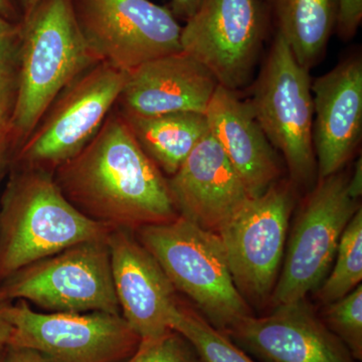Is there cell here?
Listing matches in <instances>:
<instances>
[{
  "mask_svg": "<svg viewBox=\"0 0 362 362\" xmlns=\"http://www.w3.org/2000/svg\"><path fill=\"white\" fill-rule=\"evenodd\" d=\"M52 175L78 211L112 228L136 232L180 216L168 178L143 151L118 109Z\"/></svg>",
  "mask_w": 362,
  "mask_h": 362,
  "instance_id": "cell-1",
  "label": "cell"
},
{
  "mask_svg": "<svg viewBox=\"0 0 362 362\" xmlns=\"http://www.w3.org/2000/svg\"><path fill=\"white\" fill-rule=\"evenodd\" d=\"M113 228L90 220L64 197L52 171L18 166L0 206V282L21 269Z\"/></svg>",
  "mask_w": 362,
  "mask_h": 362,
  "instance_id": "cell-2",
  "label": "cell"
},
{
  "mask_svg": "<svg viewBox=\"0 0 362 362\" xmlns=\"http://www.w3.org/2000/svg\"><path fill=\"white\" fill-rule=\"evenodd\" d=\"M97 63L78 28L73 1L40 0L21 20L11 130L25 141L59 95Z\"/></svg>",
  "mask_w": 362,
  "mask_h": 362,
  "instance_id": "cell-3",
  "label": "cell"
},
{
  "mask_svg": "<svg viewBox=\"0 0 362 362\" xmlns=\"http://www.w3.org/2000/svg\"><path fill=\"white\" fill-rule=\"evenodd\" d=\"M135 233L175 290L190 298L216 329L225 334L252 315L233 283L218 233L180 216L169 223L143 226Z\"/></svg>",
  "mask_w": 362,
  "mask_h": 362,
  "instance_id": "cell-4",
  "label": "cell"
},
{
  "mask_svg": "<svg viewBox=\"0 0 362 362\" xmlns=\"http://www.w3.org/2000/svg\"><path fill=\"white\" fill-rule=\"evenodd\" d=\"M309 71L275 33L247 102L274 148L284 156L293 182L305 185L317 171L313 148V97Z\"/></svg>",
  "mask_w": 362,
  "mask_h": 362,
  "instance_id": "cell-5",
  "label": "cell"
},
{
  "mask_svg": "<svg viewBox=\"0 0 362 362\" xmlns=\"http://www.w3.org/2000/svg\"><path fill=\"white\" fill-rule=\"evenodd\" d=\"M9 299L61 313L121 314L107 239L87 240L21 269L0 282Z\"/></svg>",
  "mask_w": 362,
  "mask_h": 362,
  "instance_id": "cell-6",
  "label": "cell"
},
{
  "mask_svg": "<svg viewBox=\"0 0 362 362\" xmlns=\"http://www.w3.org/2000/svg\"><path fill=\"white\" fill-rule=\"evenodd\" d=\"M81 33L98 62L129 73L182 52V26L169 7L150 0H71Z\"/></svg>",
  "mask_w": 362,
  "mask_h": 362,
  "instance_id": "cell-7",
  "label": "cell"
},
{
  "mask_svg": "<svg viewBox=\"0 0 362 362\" xmlns=\"http://www.w3.org/2000/svg\"><path fill=\"white\" fill-rule=\"evenodd\" d=\"M126 78L125 71L101 62L78 76L23 141L18 156L20 166L52 171L78 154L115 108Z\"/></svg>",
  "mask_w": 362,
  "mask_h": 362,
  "instance_id": "cell-8",
  "label": "cell"
},
{
  "mask_svg": "<svg viewBox=\"0 0 362 362\" xmlns=\"http://www.w3.org/2000/svg\"><path fill=\"white\" fill-rule=\"evenodd\" d=\"M185 23L183 52L226 89L237 92L249 82L271 23L263 0H204Z\"/></svg>",
  "mask_w": 362,
  "mask_h": 362,
  "instance_id": "cell-9",
  "label": "cell"
},
{
  "mask_svg": "<svg viewBox=\"0 0 362 362\" xmlns=\"http://www.w3.org/2000/svg\"><path fill=\"white\" fill-rule=\"evenodd\" d=\"M8 346L35 350L47 362H125L140 337L121 314H42L25 300L11 305Z\"/></svg>",
  "mask_w": 362,
  "mask_h": 362,
  "instance_id": "cell-10",
  "label": "cell"
},
{
  "mask_svg": "<svg viewBox=\"0 0 362 362\" xmlns=\"http://www.w3.org/2000/svg\"><path fill=\"white\" fill-rule=\"evenodd\" d=\"M342 173L319 178L293 228L282 273L274 287V304L305 299L326 278L345 226L359 209Z\"/></svg>",
  "mask_w": 362,
  "mask_h": 362,
  "instance_id": "cell-11",
  "label": "cell"
},
{
  "mask_svg": "<svg viewBox=\"0 0 362 362\" xmlns=\"http://www.w3.org/2000/svg\"><path fill=\"white\" fill-rule=\"evenodd\" d=\"M292 207L291 185L277 181L250 199L218 233L243 297L262 300L273 291Z\"/></svg>",
  "mask_w": 362,
  "mask_h": 362,
  "instance_id": "cell-12",
  "label": "cell"
},
{
  "mask_svg": "<svg viewBox=\"0 0 362 362\" xmlns=\"http://www.w3.org/2000/svg\"><path fill=\"white\" fill-rule=\"evenodd\" d=\"M107 244L123 318L141 340L163 337L180 306L173 283L134 232L113 228Z\"/></svg>",
  "mask_w": 362,
  "mask_h": 362,
  "instance_id": "cell-13",
  "label": "cell"
},
{
  "mask_svg": "<svg viewBox=\"0 0 362 362\" xmlns=\"http://www.w3.org/2000/svg\"><path fill=\"white\" fill-rule=\"evenodd\" d=\"M225 334L267 362H352L305 299L278 305L269 316L245 317Z\"/></svg>",
  "mask_w": 362,
  "mask_h": 362,
  "instance_id": "cell-14",
  "label": "cell"
},
{
  "mask_svg": "<svg viewBox=\"0 0 362 362\" xmlns=\"http://www.w3.org/2000/svg\"><path fill=\"white\" fill-rule=\"evenodd\" d=\"M168 182L178 214L216 233L252 199L211 131Z\"/></svg>",
  "mask_w": 362,
  "mask_h": 362,
  "instance_id": "cell-15",
  "label": "cell"
},
{
  "mask_svg": "<svg viewBox=\"0 0 362 362\" xmlns=\"http://www.w3.org/2000/svg\"><path fill=\"white\" fill-rule=\"evenodd\" d=\"M313 148L319 178L339 173L361 139L362 59L347 56L311 84Z\"/></svg>",
  "mask_w": 362,
  "mask_h": 362,
  "instance_id": "cell-16",
  "label": "cell"
},
{
  "mask_svg": "<svg viewBox=\"0 0 362 362\" xmlns=\"http://www.w3.org/2000/svg\"><path fill=\"white\" fill-rule=\"evenodd\" d=\"M211 71L180 52L154 59L127 73L116 106L131 115L206 113L218 87Z\"/></svg>",
  "mask_w": 362,
  "mask_h": 362,
  "instance_id": "cell-17",
  "label": "cell"
},
{
  "mask_svg": "<svg viewBox=\"0 0 362 362\" xmlns=\"http://www.w3.org/2000/svg\"><path fill=\"white\" fill-rule=\"evenodd\" d=\"M204 115L251 197H259L277 182L280 166L275 148L237 92L218 86Z\"/></svg>",
  "mask_w": 362,
  "mask_h": 362,
  "instance_id": "cell-18",
  "label": "cell"
},
{
  "mask_svg": "<svg viewBox=\"0 0 362 362\" xmlns=\"http://www.w3.org/2000/svg\"><path fill=\"white\" fill-rule=\"evenodd\" d=\"M271 23L300 66L318 65L337 30L338 0H263Z\"/></svg>",
  "mask_w": 362,
  "mask_h": 362,
  "instance_id": "cell-19",
  "label": "cell"
},
{
  "mask_svg": "<svg viewBox=\"0 0 362 362\" xmlns=\"http://www.w3.org/2000/svg\"><path fill=\"white\" fill-rule=\"evenodd\" d=\"M119 113L145 154L169 177L175 175L197 143L209 132L206 115L195 112L153 117L131 115L121 111Z\"/></svg>",
  "mask_w": 362,
  "mask_h": 362,
  "instance_id": "cell-20",
  "label": "cell"
},
{
  "mask_svg": "<svg viewBox=\"0 0 362 362\" xmlns=\"http://www.w3.org/2000/svg\"><path fill=\"white\" fill-rule=\"evenodd\" d=\"M334 268L319 292L324 303L330 304L346 296L362 280V209L359 207L345 226Z\"/></svg>",
  "mask_w": 362,
  "mask_h": 362,
  "instance_id": "cell-21",
  "label": "cell"
},
{
  "mask_svg": "<svg viewBox=\"0 0 362 362\" xmlns=\"http://www.w3.org/2000/svg\"><path fill=\"white\" fill-rule=\"evenodd\" d=\"M171 328L190 343L202 362H257L204 317L180 304Z\"/></svg>",
  "mask_w": 362,
  "mask_h": 362,
  "instance_id": "cell-22",
  "label": "cell"
},
{
  "mask_svg": "<svg viewBox=\"0 0 362 362\" xmlns=\"http://www.w3.org/2000/svg\"><path fill=\"white\" fill-rule=\"evenodd\" d=\"M325 318L330 330L349 349L354 358L362 357V287L328 305Z\"/></svg>",
  "mask_w": 362,
  "mask_h": 362,
  "instance_id": "cell-23",
  "label": "cell"
},
{
  "mask_svg": "<svg viewBox=\"0 0 362 362\" xmlns=\"http://www.w3.org/2000/svg\"><path fill=\"white\" fill-rule=\"evenodd\" d=\"M125 362H202L194 347L175 330L163 337L140 341L134 354Z\"/></svg>",
  "mask_w": 362,
  "mask_h": 362,
  "instance_id": "cell-24",
  "label": "cell"
},
{
  "mask_svg": "<svg viewBox=\"0 0 362 362\" xmlns=\"http://www.w3.org/2000/svg\"><path fill=\"white\" fill-rule=\"evenodd\" d=\"M21 40V21L0 18V78L18 74Z\"/></svg>",
  "mask_w": 362,
  "mask_h": 362,
  "instance_id": "cell-25",
  "label": "cell"
},
{
  "mask_svg": "<svg viewBox=\"0 0 362 362\" xmlns=\"http://www.w3.org/2000/svg\"><path fill=\"white\" fill-rule=\"evenodd\" d=\"M362 21V0H338L337 30L342 40L354 39Z\"/></svg>",
  "mask_w": 362,
  "mask_h": 362,
  "instance_id": "cell-26",
  "label": "cell"
},
{
  "mask_svg": "<svg viewBox=\"0 0 362 362\" xmlns=\"http://www.w3.org/2000/svg\"><path fill=\"white\" fill-rule=\"evenodd\" d=\"M18 74L0 78V135L11 130V117L16 104Z\"/></svg>",
  "mask_w": 362,
  "mask_h": 362,
  "instance_id": "cell-27",
  "label": "cell"
},
{
  "mask_svg": "<svg viewBox=\"0 0 362 362\" xmlns=\"http://www.w3.org/2000/svg\"><path fill=\"white\" fill-rule=\"evenodd\" d=\"M13 300L9 299L0 284V350L6 349L11 340L13 326L9 320V310H11Z\"/></svg>",
  "mask_w": 362,
  "mask_h": 362,
  "instance_id": "cell-28",
  "label": "cell"
},
{
  "mask_svg": "<svg viewBox=\"0 0 362 362\" xmlns=\"http://www.w3.org/2000/svg\"><path fill=\"white\" fill-rule=\"evenodd\" d=\"M204 0H171L170 11L176 18L187 21L194 16Z\"/></svg>",
  "mask_w": 362,
  "mask_h": 362,
  "instance_id": "cell-29",
  "label": "cell"
},
{
  "mask_svg": "<svg viewBox=\"0 0 362 362\" xmlns=\"http://www.w3.org/2000/svg\"><path fill=\"white\" fill-rule=\"evenodd\" d=\"M6 362H47L37 351L28 349L7 346Z\"/></svg>",
  "mask_w": 362,
  "mask_h": 362,
  "instance_id": "cell-30",
  "label": "cell"
},
{
  "mask_svg": "<svg viewBox=\"0 0 362 362\" xmlns=\"http://www.w3.org/2000/svg\"><path fill=\"white\" fill-rule=\"evenodd\" d=\"M0 18L21 23L23 20L21 0H0Z\"/></svg>",
  "mask_w": 362,
  "mask_h": 362,
  "instance_id": "cell-31",
  "label": "cell"
},
{
  "mask_svg": "<svg viewBox=\"0 0 362 362\" xmlns=\"http://www.w3.org/2000/svg\"><path fill=\"white\" fill-rule=\"evenodd\" d=\"M347 190H349V194L352 199L358 201V197H361L362 192L361 159H359V160L356 162L354 175H352L351 177L349 178V181H347Z\"/></svg>",
  "mask_w": 362,
  "mask_h": 362,
  "instance_id": "cell-32",
  "label": "cell"
},
{
  "mask_svg": "<svg viewBox=\"0 0 362 362\" xmlns=\"http://www.w3.org/2000/svg\"><path fill=\"white\" fill-rule=\"evenodd\" d=\"M40 0H21V11H23V18L26 16L35 8V6H37V2Z\"/></svg>",
  "mask_w": 362,
  "mask_h": 362,
  "instance_id": "cell-33",
  "label": "cell"
},
{
  "mask_svg": "<svg viewBox=\"0 0 362 362\" xmlns=\"http://www.w3.org/2000/svg\"><path fill=\"white\" fill-rule=\"evenodd\" d=\"M6 135H0V160H1L2 153H4V144H6Z\"/></svg>",
  "mask_w": 362,
  "mask_h": 362,
  "instance_id": "cell-34",
  "label": "cell"
},
{
  "mask_svg": "<svg viewBox=\"0 0 362 362\" xmlns=\"http://www.w3.org/2000/svg\"><path fill=\"white\" fill-rule=\"evenodd\" d=\"M6 349L0 350V362H6Z\"/></svg>",
  "mask_w": 362,
  "mask_h": 362,
  "instance_id": "cell-35",
  "label": "cell"
}]
</instances>
